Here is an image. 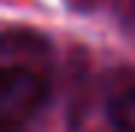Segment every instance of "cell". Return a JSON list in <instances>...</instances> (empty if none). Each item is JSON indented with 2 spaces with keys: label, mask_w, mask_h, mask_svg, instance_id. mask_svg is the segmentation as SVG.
Wrapping results in <instances>:
<instances>
[{
  "label": "cell",
  "mask_w": 135,
  "mask_h": 132,
  "mask_svg": "<svg viewBox=\"0 0 135 132\" xmlns=\"http://www.w3.org/2000/svg\"><path fill=\"white\" fill-rule=\"evenodd\" d=\"M48 96V84L30 66H3L0 72V129L18 132L42 108Z\"/></svg>",
  "instance_id": "6da1fadb"
},
{
  "label": "cell",
  "mask_w": 135,
  "mask_h": 132,
  "mask_svg": "<svg viewBox=\"0 0 135 132\" xmlns=\"http://www.w3.org/2000/svg\"><path fill=\"white\" fill-rule=\"evenodd\" d=\"M108 120L114 132H135V90H123L108 102Z\"/></svg>",
  "instance_id": "7a4b0ae2"
}]
</instances>
